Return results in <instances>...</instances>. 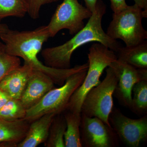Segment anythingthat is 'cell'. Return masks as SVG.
Masks as SVG:
<instances>
[{
  "label": "cell",
  "mask_w": 147,
  "mask_h": 147,
  "mask_svg": "<svg viewBox=\"0 0 147 147\" xmlns=\"http://www.w3.org/2000/svg\"><path fill=\"white\" fill-rule=\"evenodd\" d=\"M50 38L47 26H41L32 30L19 31L10 29L0 35L8 54L22 58L24 63L30 65L34 69L42 71L50 76L54 84L62 86L74 74L87 70L88 63L65 69L53 68L43 64L38 59V55L44 42Z\"/></svg>",
  "instance_id": "obj_1"
},
{
  "label": "cell",
  "mask_w": 147,
  "mask_h": 147,
  "mask_svg": "<svg viewBox=\"0 0 147 147\" xmlns=\"http://www.w3.org/2000/svg\"><path fill=\"white\" fill-rule=\"evenodd\" d=\"M106 6L102 0H98L95 8L86 25L65 43L42 50L41 55L45 65L57 69L71 68V56L82 45L90 42H98L116 53L122 45L116 40L108 36L102 28V17Z\"/></svg>",
  "instance_id": "obj_2"
},
{
  "label": "cell",
  "mask_w": 147,
  "mask_h": 147,
  "mask_svg": "<svg viewBox=\"0 0 147 147\" xmlns=\"http://www.w3.org/2000/svg\"><path fill=\"white\" fill-rule=\"evenodd\" d=\"M88 67L82 84L71 96L66 110L81 113L82 102L86 95L101 82L100 78L104 69L117 59L116 53L98 42L91 46L88 54Z\"/></svg>",
  "instance_id": "obj_3"
},
{
  "label": "cell",
  "mask_w": 147,
  "mask_h": 147,
  "mask_svg": "<svg viewBox=\"0 0 147 147\" xmlns=\"http://www.w3.org/2000/svg\"><path fill=\"white\" fill-rule=\"evenodd\" d=\"M147 11L134 4L120 12L113 13L106 33L113 39H121L127 46L139 44L147 38V32L142 26V19Z\"/></svg>",
  "instance_id": "obj_4"
},
{
  "label": "cell",
  "mask_w": 147,
  "mask_h": 147,
  "mask_svg": "<svg viewBox=\"0 0 147 147\" xmlns=\"http://www.w3.org/2000/svg\"><path fill=\"white\" fill-rule=\"evenodd\" d=\"M87 71L74 74L62 86L50 90L38 103L27 110L24 120L31 123L46 114L57 115L63 113L66 110L71 96L83 83Z\"/></svg>",
  "instance_id": "obj_5"
},
{
  "label": "cell",
  "mask_w": 147,
  "mask_h": 147,
  "mask_svg": "<svg viewBox=\"0 0 147 147\" xmlns=\"http://www.w3.org/2000/svg\"><path fill=\"white\" fill-rule=\"evenodd\" d=\"M104 79L88 92L82 105L81 113L100 119L109 126V116L114 107L113 96L118 82V78L113 69L108 67Z\"/></svg>",
  "instance_id": "obj_6"
},
{
  "label": "cell",
  "mask_w": 147,
  "mask_h": 147,
  "mask_svg": "<svg viewBox=\"0 0 147 147\" xmlns=\"http://www.w3.org/2000/svg\"><path fill=\"white\" fill-rule=\"evenodd\" d=\"M92 12L78 0H64L58 6L47 25L50 38L54 37L63 29L74 35L85 27L84 21L91 16Z\"/></svg>",
  "instance_id": "obj_7"
},
{
  "label": "cell",
  "mask_w": 147,
  "mask_h": 147,
  "mask_svg": "<svg viewBox=\"0 0 147 147\" xmlns=\"http://www.w3.org/2000/svg\"><path fill=\"white\" fill-rule=\"evenodd\" d=\"M109 121L119 141L126 146L139 147L142 143L147 141V115L139 119H131L114 106Z\"/></svg>",
  "instance_id": "obj_8"
},
{
  "label": "cell",
  "mask_w": 147,
  "mask_h": 147,
  "mask_svg": "<svg viewBox=\"0 0 147 147\" xmlns=\"http://www.w3.org/2000/svg\"><path fill=\"white\" fill-rule=\"evenodd\" d=\"M80 134L83 147H115L119 146L118 138L112 127L108 126L96 117H90L82 114Z\"/></svg>",
  "instance_id": "obj_9"
},
{
  "label": "cell",
  "mask_w": 147,
  "mask_h": 147,
  "mask_svg": "<svg viewBox=\"0 0 147 147\" xmlns=\"http://www.w3.org/2000/svg\"><path fill=\"white\" fill-rule=\"evenodd\" d=\"M109 67L118 78L114 94L121 105L130 109L133 87L138 82L147 80V69L135 68L118 59Z\"/></svg>",
  "instance_id": "obj_10"
},
{
  "label": "cell",
  "mask_w": 147,
  "mask_h": 147,
  "mask_svg": "<svg viewBox=\"0 0 147 147\" xmlns=\"http://www.w3.org/2000/svg\"><path fill=\"white\" fill-rule=\"evenodd\" d=\"M54 84L53 79L47 74L33 69L20 99L24 107L28 110L36 105L54 88Z\"/></svg>",
  "instance_id": "obj_11"
},
{
  "label": "cell",
  "mask_w": 147,
  "mask_h": 147,
  "mask_svg": "<svg viewBox=\"0 0 147 147\" xmlns=\"http://www.w3.org/2000/svg\"><path fill=\"white\" fill-rule=\"evenodd\" d=\"M33 69L24 63L11 71L0 82V88L8 95L11 98L19 99L22 94Z\"/></svg>",
  "instance_id": "obj_12"
},
{
  "label": "cell",
  "mask_w": 147,
  "mask_h": 147,
  "mask_svg": "<svg viewBox=\"0 0 147 147\" xmlns=\"http://www.w3.org/2000/svg\"><path fill=\"white\" fill-rule=\"evenodd\" d=\"M56 115L54 113L46 114L31 123L26 137L17 147H36L45 143Z\"/></svg>",
  "instance_id": "obj_13"
},
{
  "label": "cell",
  "mask_w": 147,
  "mask_h": 147,
  "mask_svg": "<svg viewBox=\"0 0 147 147\" xmlns=\"http://www.w3.org/2000/svg\"><path fill=\"white\" fill-rule=\"evenodd\" d=\"M30 123L25 120L9 121L0 118V147H16L24 139Z\"/></svg>",
  "instance_id": "obj_14"
},
{
  "label": "cell",
  "mask_w": 147,
  "mask_h": 147,
  "mask_svg": "<svg viewBox=\"0 0 147 147\" xmlns=\"http://www.w3.org/2000/svg\"><path fill=\"white\" fill-rule=\"evenodd\" d=\"M117 58L135 68L147 69V41L133 46H121L117 53Z\"/></svg>",
  "instance_id": "obj_15"
},
{
  "label": "cell",
  "mask_w": 147,
  "mask_h": 147,
  "mask_svg": "<svg viewBox=\"0 0 147 147\" xmlns=\"http://www.w3.org/2000/svg\"><path fill=\"white\" fill-rule=\"evenodd\" d=\"M66 128L64 135L65 147H82L80 134L82 114L67 111L64 115Z\"/></svg>",
  "instance_id": "obj_16"
},
{
  "label": "cell",
  "mask_w": 147,
  "mask_h": 147,
  "mask_svg": "<svg viewBox=\"0 0 147 147\" xmlns=\"http://www.w3.org/2000/svg\"><path fill=\"white\" fill-rule=\"evenodd\" d=\"M66 124L64 116L61 114L54 117L49 131V135L45 142L46 147H65V133Z\"/></svg>",
  "instance_id": "obj_17"
},
{
  "label": "cell",
  "mask_w": 147,
  "mask_h": 147,
  "mask_svg": "<svg viewBox=\"0 0 147 147\" xmlns=\"http://www.w3.org/2000/svg\"><path fill=\"white\" fill-rule=\"evenodd\" d=\"M130 110L139 115L147 113V80H142L134 85L132 90Z\"/></svg>",
  "instance_id": "obj_18"
},
{
  "label": "cell",
  "mask_w": 147,
  "mask_h": 147,
  "mask_svg": "<svg viewBox=\"0 0 147 147\" xmlns=\"http://www.w3.org/2000/svg\"><path fill=\"white\" fill-rule=\"evenodd\" d=\"M28 11L25 0H0V22L9 17L23 18Z\"/></svg>",
  "instance_id": "obj_19"
},
{
  "label": "cell",
  "mask_w": 147,
  "mask_h": 147,
  "mask_svg": "<svg viewBox=\"0 0 147 147\" xmlns=\"http://www.w3.org/2000/svg\"><path fill=\"white\" fill-rule=\"evenodd\" d=\"M26 113L20 100L10 98L0 110V118L9 121L24 120Z\"/></svg>",
  "instance_id": "obj_20"
},
{
  "label": "cell",
  "mask_w": 147,
  "mask_h": 147,
  "mask_svg": "<svg viewBox=\"0 0 147 147\" xmlns=\"http://www.w3.org/2000/svg\"><path fill=\"white\" fill-rule=\"evenodd\" d=\"M20 65V58L8 54L4 44L0 41V82L9 72Z\"/></svg>",
  "instance_id": "obj_21"
},
{
  "label": "cell",
  "mask_w": 147,
  "mask_h": 147,
  "mask_svg": "<svg viewBox=\"0 0 147 147\" xmlns=\"http://www.w3.org/2000/svg\"><path fill=\"white\" fill-rule=\"evenodd\" d=\"M58 1L59 0H25L28 6V14L32 19H37L39 17L42 6Z\"/></svg>",
  "instance_id": "obj_22"
},
{
  "label": "cell",
  "mask_w": 147,
  "mask_h": 147,
  "mask_svg": "<svg viewBox=\"0 0 147 147\" xmlns=\"http://www.w3.org/2000/svg\"><path fill=\"white\" fill-rule=\"evenodd\" d=\"M111 7L114 13H117L123 10L128 6L125 0H110Z\"/></svg>",
  "instance_id": "obj_23"
},
{
  "label": "cell",
  "mask_w": 147,
  "mask_h": 147,
  "mask_svg": "<svg viewBox=\"0 0 147 147\" xmlns=\"http://www.w3.org/2000/svg\"><path fill=\"white\" fill-rule=\"evenodd\" d=\"M10 98L8 95L0 88V110Z\"/></svg>",
  "instance_id": "obj_24"
},
{
  "label": "cell",
  "mask_w": 147,
  "mask_h": 147,
  "mask_svg": "<svg viewBox=\"0 0 147 147\" xmlns=\"http://www.w3.org/2000/svg\"><path fill=\"white\" fill-rule=\"evenodd\" d=\"M84 1L86 7L92 13L95 8L98 0H84Z\"/></svg>",
  "instance_id": "obj_25"
},
{
  "label": "cell",
  "mask_w": 147,
  "mask_h": 147,
  "mask_svg": "<svg viewBox=\"0 0 147 147\" xmlns=\"http://www.w3.org/2000/svg\"><path fill=\"white\" fill-rule=\"evenodd\" d=\"M135 4L145 11H147V0H133Z\"/></svg>",
  "instance_id": "obj_26"
},
{
  "label": "cell",
  "mask_w": 147,
  "mask_h": 147,
  "mask_svg": "<svg viewBox=\"0 0 147 147\" xmlns=\"http://www.w3.org/2000/svg\"><path fill=\"white\" fill-rule=\"evenodd\" d=\"M9 30L10 29L7 24H2L0 22V35L5 33Z\"/></svg>",
  "instance_id": "obj_27"
}]
</instances>
